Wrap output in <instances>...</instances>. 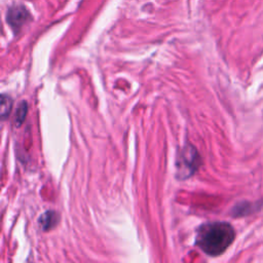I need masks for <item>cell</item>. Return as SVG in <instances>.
Here are the masks:
<instances>
[{
    "label": "cell",
    "mask_w": 263,
    "mask_h": 263,
    "mask_svg": "<svg viewBox=\"0 0 263 263\" xmlns=\"http://www.w3.org/2000/svg\"><path fill=\"white\" fill-rule=\"evenodd\" d=\"M27 103L26 102H22V104L18 106L16 113H15V124L17 123V125H21L22 122L25 120L26 118V114H27Z\"/></svg>",
    "instance_id": "cell-6"
},
{
    "label": "cell",
    "mask_w": 263,
    "mask_h": 263,
    "mask_svg": "<svg viewBox=\"0 0 263 263\" xmlns=\"http://www.w3.org/2000/svg\"><path fill=\"white\" fill-rule=\"evenodd\" d=\"M11 107H12L11 99L9 97L5 96V95H2V99H1V116H2V119H5L9 115Z\"/></svg>",
    "instance_id": "cell-5"
},
{
    "label": "cell",
    "mask_w": 263,
    "mask_h": 263,
    "mask_svg": "<svg viewBox=\"0 0 263 263\" xmlns=\"http://www.w3.org/2000/svg\"><path fill=\"white\" fill-rule=\"evenodd\" d=\"M7 23L14 32H18L22 27L31 18L29 11L22 5L11 6L7 10Z\"/></svg>",
    "instance_id": "cell-2"
},
{
    "label": "cell",
    "mask_w": 263,
    "mask_h": 263,
    "mask_svg": "<svg viewBox=\"0 0 263 263\" xmlns=\"http://www.w3.org/2000/svg\"><path fill=\"white\" fill-rule=\"evenodd\" d=\"M181 171L185 167L187 172L192 173L193 171L196 170L197 164H198V153L196 150L191 147V148H185L181 152Z\"/></svg>",
    "instance_id": "cell-3"
},
{
    "label": "cell",
    "mask_w": 263,
    "mask_h": 263,
    "mask_svg": "<svg viewBox=\"0 0 263 263\" xmlns=\"http://www.w3.org/2000/svg\"><path fill=\"white\" fill-rule=\"evenodd\" d=\"M40 226L42 227L43 230H48L51 229L52 227H54L58 223V215L55 212L49 211V212H45L39 220Z\"/></svg>",
    "instance_id": "cell-4"
},
{
    "label": "cell",
    "mask_w": 263,
    "mask_h": 263,
    "mask_svg": "<svg viewBox=\"0 0 263 263\" xmlns=\"http://www.w3.org/2000/svg\"><path fill=\"white\" fill-rule=\"evenodd\" d=\"M232 226L225 222H211L199 226L195 243L209 256H219L224 253L234 240Z\"/></svg>",
    "instance_id": "cell-1"
}]
</instances>
